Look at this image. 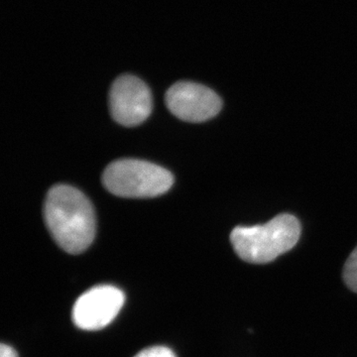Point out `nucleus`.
<instances>
[{"mask_svg": "<svg viewBox=\"0 0 357 357\" xmlns=\"http://www.w3.org/2000/svg\"><path fill=\"white\" fill-rule=\"evenodd\" d=\"M109 107L114 121L121 126H138L151 114V91L139 77L123 75L110 89Z\"/></svg>", "mask_w": 357, "mask_h": 357, "instance_id": "5", "label": "nucleus"}, {"mask_svg": "<svg viewBox=\"0 0 357 357\" xmlns=\"http://www.w3.org/2000/svg\"><path fill=\"white\" fill-rule=\"evenodd\" d=\"M301 236L299 220L282 213L265 225L237 227L230 234L236 255L252 264H265L291 250Z\"/></svg>", "mask_w": 357, "mask_h": 357, "instance_id": "2", "label": "nucleus"}, {"mask_svg": "<svg viewBox=\"0 0 357 357\" xmlns=\"http://www.w3.org/2000/svg\"><path fill=\"white\" fill-rule=\"evenodd\" d=\"M344 280L347 287L357 293V246L345 262Z\"/></svg>", "mask_w": 357, "mask_h": 357, "instance_id": "7", "label": "nucleus"}, {"mask_svg": "<svg viewBox=\"0 0 357 357\" xmlns=\"http://www.w3.org/2000/svg\"><path fill=\"white\" fill-rule=\"evenodd\" d=\"M134 357H176V354L166 347H152L143 349Z\"/></svg>", "mask_w": 357, "mask_h": 357, "instance_id": "8", "label": "nucleus"}, {"mask_svg": "<svg viewBox=\"0 0 357 357\" xmlns=\"http://www.w3.org/2000/svg\"><path fill=\"white\" fill-rule=\"evenodd\" d=\"M166 105L178 119L198 123L215 117L222 109V100L203 84L178 82L167 91Z\"/></svg>", "mask_w": 357, "mask_h": 357, "instance_id": "6", "label": "nucleus"}, {"mask_svg": "<svg viewBox=\"0 0 357 357\" xmlns=\"http://www.w3.org/2000/svg\"><path fill=\"white\" fill-rule=\"evenodd\" d=\"M47 229L56 243L70 255H79L93 243L96 215L86 196L68 185L52 188L44 204Z\"/></svg>", "mask_w": 357, "mask_h": 357, "instance_id": "1", "label": "nucleus"}, {"mask_svg": "<svg viewBox=\"0 0 357 357\" xmlns=\"http://www.w3.org/2000/svg\"><path fill=\"white\" fill-rule=\"evenodd\" d=\"M102 183L107 191L123 198H154L171 189L172 174L163 167L136 159L112 162L105 169Z\"/></svg>", "mask_w": 357, "mask_h": 357, "instance_id": "3", "label": "nucleus"}, {"mask_svg": "<svg viewBox=\"0 0 357 357\" xmlns=\"http://www.w3.org/2000/svg\"><path fill=\"white\" fill-rule=\"evenodd\" d=\"M124 302L126 296L121 289L112 285L96 286L75 303L73 321L81 330H102L116 318Z\"/></svg>", "mask_w": 357, "mask_h": 357, "instance_id": "4", "label": "nucleus"}, {"mask_svg": "<svg viewBox=\"0 0 357 357\" xmlns=\"http://www.w3.org/2000/svg\"><path fill=\"white\" fill-rule=\"evenodd\" d=\"M0 357H17V352L10 345L2 344L0 345Z\"/></svg>", "mask_w": 357, "mask_h": 357, "instance_id": "9", "label": "nucleus"}]
</instances>
